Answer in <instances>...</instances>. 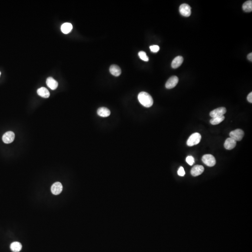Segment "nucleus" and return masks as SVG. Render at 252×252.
<instances>
[{"label":"nucleus","instance_id":"nucleus-1","mask_svg":"<svg viewBox=\"0 0 252 252\" xmlns=\"http://www.w3.org/2000/svg\"><path fill=\"white\" fill-rule=\"evenodd\" d=\"M138 99L140 103L146 107H151L153 104V99L150 95L145 92H140L138 95Z\"/></svg>","mask_w":252,"mask_h":252},{"label":"nucleus","instance_id":"nucleus-2","mask_svg":"<svg viewBox=\"0 0 252 252\" xmlns=\"http://www.w3.org/2000/svg\"><path fill=\"white\" fill-rule=\"evenodd\" d=\"M201 136L198 133L192 134L187 141V145L188 146H193L198 144L200 142Z\"/></svg>","mask_w":252,"mask_h":252},{"label":"nucleus","instance_id":"nucleus-3","mask_svg":"<svg viewBox=\"0 0 252 252\" xmlns=\"http://www.w3.org/2000/svg\"><path fill=\"white\" fill-rule=\"evenodd\" d=\"M202 161L203 163L209 167H213L215 165L216 163L215 157L213 155L210 154L203 155L202 158Z\"/></svg>","mask_w":252,"mask_h":252},{"label":"nucleus","instance_id":"nucleus-4","mask_svg":"<svg viewBox=\"0 0 252 252\" xmlns=\"http://www.w3.org/2000/svg\"><path fill=\"white\" fill-rule=\"evenodd\" d=\"M244 136V132L240 129H237L230 133V138L236 141H240Z\"/></svg>","mask_w":252,"mask_h":252},{"label":"nucleus","instance_id":"nucleus-5","mask_svg":"<svg viewBox=\"0 0 252 252\" xmlns=\"http://www.w3.org/2000/svg\"><path fill=\"white\" fill-rule=\"evenodd\" d=\"M179 12L183 16L189 17L191 15V8L188 4L184 3L179 7Z\"/></svg>","mask_w":252,"mask_h":252},{"label":"nucleus","instance_id":"nucleus-6","mask_svg":"<svg viewBox=\"0 0 252 252\" xmlns=\"http://www.w3.org/2000/svg\"><path fill=\"white\" fill-rule=\"evenodd\" d=\"M227 112V109L224 107H220L212 111L210 113V116L212 118L224 116V114Z\"/></svg>","mask_w":252,"mask_h":252},{"label":"nucleus","instance_id":"nucleus-7","mask_svg":"<svg viewBox=\"0 0 252 252\" xmlns=\"http://www.w3.org/2000/svg\"><path fill=\"white\" fill-rule=\"evenodd\" d=\"M15 135L14 132L12 131H8L3 135L2 138V141L5 143H10L13 142L15 139Z\"/></svg>","mask_w":252,"mask_h":252},{"label":"nucleus","instance_id":"nucleus-8","mask_svg":"<svg viewBox=\"0 0 252 252\" xmlns=\"http://www.w3.org/2000/svg\"><path fill=\"white\" fill-rule=\"evenodd\" d=\"M63 190V186L61 183L57 182L53 183L51 187V191L53 194L57 195L61 193Z\"/></svg>","mask_w":252,"mask_h":252},{"label":"nucleus","instance_id":"nucleus-9","mask_svg":"<svg viewBox=\"0 0 252 252\" xmlns=\"http://www.w3.org/2000/svg\"><path fill=\"white\" fill-rule=\"evenodd\" d=\"M178 82V78L176 76H172L167 80L165 87L167 89H172L176 86Z\"/></svg>","mask_w":252,"mask_h":252},{"label":"nucleus","instance_id":"nucleus-10","mask_svg":"<svg viewBox=\"0 0 252 252\" xmlns=\"http://www.w3.org/2000/svg\"><path fill=\"white\" fill-rule=\"evenodd\" d=\"M203 171H204V168L203 166L202 165H197L192 168L190 173L193 176H197L201 174Z\"/></svg>","mask_w":252,"mask_h":252},{"label":"nucleus","instance_id":"nucleus-11","mask_svg":"<svg viewBox=\"0 0 252 252\" xmlns=\"http://www.w3.org/2000/svg\"><path fill=\"white\" fill-rule=\"evenodd\" d=\"M236 146V141L231 138H228L224 143L225 149L228 150H231L235 148Z\"/></svg>","mask_w":252,"mask_h":252},{"label":"nucleus","instance_id":"nucleus-12","mask_svg":"<svg viewBox=\"0 0 252 252\" xmlns=\"http://www.w3.org/2000/svg\"><path fill=\"white\" fill-rule=\"evenodd\" d=\"M46 84L47 86L52 90L57 89L59 86L58 82L52 77H49L47 78L46 80Z\"/></svg>","mask_w":252,"mask_h":252},{"label":"nucleus","instance_id":"nucleus-13","mask_svg":"<svg viewBox=\"0 0 252 252\" xmlns=\"http://www.w3.org/2000/svg\"><path fill=\"white\" fill-rule=\"evenodd\" d=\"M183 59L182 56H177L176 57L171 63V66L174 69L178 68L183 62Z\"/></svg>","mask_w":252,"mask_h":252},{"label":"nucleus","instance_id":"nucleus-14","mask_svg":"<svg viewBox=\"0 0 252 252\" xmlns=\"http://www.w3.org/2000/svg\"><path fill=\"white\" fill-rule=\"evenodd\" d=\"M110 72L113 76L118 77L121 75L122 71L121 68L117 65H113L111 66L109 69Z\"/></svg>","mask_w":252,"mask_h":252},{"label":"nucleus","instance_id":"nucleus-15","mask_svg":"<svg viewBox=\"0 0 252 252\" xmlns=\"http://www.w3.org/2000/svg\"><path fill=\"white\" fill-rule=\"evenodd\" d=\"M110 111L105 107H100L97 110L98 115L102 117L109 116L110 115Z\"/></svg>","mask_w":252,"mask_h":252},{"label":"nucleus","instance_id":"nucleus-16","mask_svg":"<svg viewBox=\"0 0 252 252\" xmlns=\"http://www.w3.org/2000/svg\"><path fill=\"white\" fill-rule=\"evenodd\" d=\"M37 92L39 95L42 97L48 98L50 96V92L45 87H42L39 88L37 91Z\"/></svg>","mask_w":252,"mask_h":252},{"label":"nucleus","instance_id":"nucleus-17","mask_svg":"<svg viewBox=\"0 0 252 252\" xmlns=\"http://www.w3.org/2000/svg\"><path fill=\"white\" fill-rule=\"evenodd\" d=\"M72 29V24L68 22L64 23L61 26V29L62 32L64 34H68L70 33Z\"/></svg>","mask_w":252,"mask_h":252},{"label":"nucleus","instance_id":"nucleus-18","mask_svg":"<svg viewBox=\"0 0 252 252\" xmlns=\"http://www.w3.org/2000/svg\"><path fill=\"white\" fill-rule=\"evenodd\" d=\"M10 249L13 252H19L22 248V245L19 242H14L11 243L10 246Z\"/></svg>","mask_w":252,"mask_h":252},{"label":"nucleus","instance_id":"nucleus-19","mask_svg":"<svg viewBox=\"0 0 252 252\" xmlns=\"http://www.w3.org/2000/svg\"><path fill=\"white\" fill-rule=\"evenodd\" d=\"M243 10L246 12H250L252 11V1L251 0L246 2L242 6Z\"/></svg>","mask_w":252,"mask_h":252},{"label":"nucleus","instance_id":"nucleus-20","mask_svg":"<svg viewBox=\"0 0 252 252\" xmlns=\"http://www.w3.org/2000/svg\"><path fill=\"white\" fill-rule=\"evenodd\" d=\"M225 117L224 116H222L213 118L210 120V123H211L212 125H218L221 122H223L224 119H225Z\"/></svg>","mask_w":252,"mask_h":252},{"label":"nucleus","instance_id":"nucleus-21","mask_svg":"<svg viewBox=\"0 0 252 252\" xmlns=\"http://www.w3.org/2000/svg\"><path fill=\"white\" fill-rule=\"evenodd\" d=\"M138 55L141 59L143 60V61H148L149 60V57L147 56L146 52L143 51H141L138 53Z\"/></svg>","mask_w":252,"mask_h":252},{"label":"nucleus","instance_id":"nucleus-22","mask_svg":"<svg viewBox=\"0 0 252 252\" xmlns=\"http://www.w3.org/2000/svg\"><path fill=\"white\" fill-rule=\"evenodd\" d=\"M186 161L187 163L189 164L191 166L194 164L195 162L194 158L192 156H189L186 158Z\"/></svg>","mask_w":252,"mask_h":252},{"label":"nucleus","instance_id":"nucleus-23","mask_svg":"<svg viewBox=\"0 0 252 252\" xmlns=\"http://www.w3.org/2000/svg\"><path fill=\"white\" fill-rule=\"evenodd\" d=\"M150 49L151 50V52L154 53H156L157 52L159 51L160 48H159V46L154 45L150 46Z\"/></svg>","mask_w":252,"mask_h":252},{"label":"nucleus","instance_id":"nucleus-24","mask_svg":"<svg viewBox=\"0 0 252 252\" xmlns=\"http://www.w3.org/2000/svg\"><path fill=\"white\" fill-rule=\"evenodd\" d=\"M177 173H178V175L180 176H184L185 173L183 167H180L179 168L178 171H177Z\"/></svg>","mask_w":252,"mask_h":252},{"label":"nucleus","instance_id":"nucleus-25","mask_svg":"<svg viewBox=\"0 0 252 252\" xmlns=\"http://www.w3.org/2000/svg\"><path fill=\"white\" fill-rule=\"evenodd\" d=\"M247 99L250 103H252V92H251L247 96Z\"/></svg>","mask_w":252,"mask_h":252},{"label":"nucleus","instance_id":"nucleus-26","mask_svg":"<svg viewBox=\"0 0 252 252\" xmlns=\"http://www.w3.org/2000/svg\"><path fill=\"white\" fill-rule=\"evenodd\" d=\"M247 59H248L249 60H250V61H252V53H250L248 54V56H247Z\"/></svg>","mask_w":252,"mask_h":252},{"label":"nucleus","instance_id":"nucleus-27","mask_svg":"<svg viewBox=\"0 0 252 252\" xmlns=\"http://www.w3.org/2000/svg\"><path fill=\"white\" fill-rule=\"evenodd\" d=\"M1 72H0V76H1Z\"/></svg>","mask_w":252,"mask_h":252}]
</instances>
